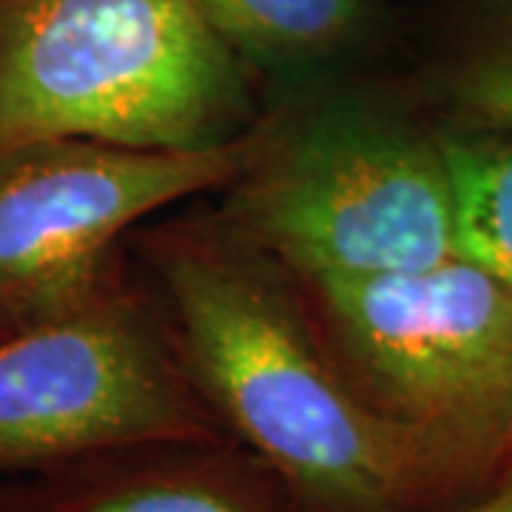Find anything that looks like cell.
<instances>
[{
    "instance_id": "obj_1",
    "label": "cell",
    "mask_w": 512,
    "mask_h": 512,
    "mask_svg": "<svg viewBox=\"0 0 512 512\" xmlns=\"http://www.w3.org/2000/svg\"><path fill=\"white\" fill-rule=\"evenodd\" d=\"M191 379L225 433L262 458L293 512H456L507 453L379 413L333 365L305 293L217 211L140 225Z\"/></svg>"
},
{
    "instance_id": "obj_2",
    "label": "cell",
    "mask_w": 512,
    "mask_h": 512,
    "mask_svg": "<svg viewBox=\"0 0 512 512\" xmlns=\"http://www.w3.org/2000/svg\"><path fill=\"white\" fill-rule=\"evenodd\" d=\"M262 114L197 0H0V151L77 137L194 151Z\"/></svg>"
},
{
    "instance_id": "obj_3",
    "label": "cell",
    "mask_w": 512,
    "mask_h": 512,
    "mask_svg": "<svg viewBox=\"0 0 512 512\" xmlns=\"http://www.w3.org/2000/svg\"><path fill=\"white\" fill-rule=\"evenodd\" d=\"M299 282H348L458 256L439 128L373 97L265 114V143L214 208Z\"/></svg>"
},
{
    "instance_id": "obj_4",
    "label": "cell",
    "mask_w": 512,
    "mask_h": 512,
    "mask_svg": "<svg viewBox=\"0 0 512 512\" xmlns=\"http://www.w3.org/2000/svg\"><path fill=\"white\" fill-rule=\"evenodd\" d=\"M222 439L231 436L188 373L163 299L134 279L0 336V476Z\"/></svg>"
},
{
    "instance_id": "obj_5",
    "label": "cell",
    "mask_w": 512,
    "mask_h": 512,
    "mask_svg": "<svg viewBox=\"0 0 512 512\" xmlns=\"http://www.w3.org/2000/svg\"><path fill=\"white\" fill-rule=\"evenodd\" d=\"M265 114L231 143L154 151L55 137L0 151V333L55 319L131 279L128 237L254 163Z\"/></svg>"
},
{
    "instance_id": "obj_6",
    "label": "cell",
    "mask_w": 512,
    "mask_h": 512,
    "mask_svg": "<svg viewBox=\"0 0 512 512\" xmlns=\"http://www.w3.org/2000/svg\"><path fill=\"white\" fill-rule=\"evenodd\" d=\"M299 288L333 365L370 407L507 453L512 291L504 282L453 256Z\"/></svg>"
},
{
    "instance_id": "obj_7",
    "label": "cell",
    "mask_w": 512,
    "mask_h": 512,
    "mask_svg": "<svg viewBox=\"0 0 512 512\" xmlns=\"http://www.w3.org/2000/svg\"><path fill=\"white\" fill-rule=\"evenodd\" d=\"M23 487L37 512H293L274 470L234 439L117 450Z\"/></svg>"
},
{
    "instance_id": "obj_8",
    "label": "cell",
    "mask_w": 512,
    "mask_h": 512,
    "mask_svg": "<svg viewBox=\"0 0 512 512\" xmlns=\"http://www.w3.org/2000/svg\"><path fill=\"white\" fill-rule=\"evenodd\" d=\"M441 131L512 134V0H478L424 83Z\"/></svg>"
},
{
    "instance_id": "obj_9",
    "label": "cell",
    "mask_w": 512,
    "mask_h": 512,
    "mask_svg": "<svg viewBox=\"0 0 512 512\" xmlns=\"http://www.w3.org/2000/svg\"><path fill=\"white\" fill-rule=\"evenodd\" d=\"M239 55L265 66L313 63L356 35L365 0H197Z\"/></svg>"
},
{
    "instance_id": "obj_10",
    "label": "cell",
    "mask_w": 512,
    "mask_h": 512,
    "mask_svg": "<svg viewBox=\"0 0 512 512\" xmlns=\"http://www.w3.org/2000/svg\"><path fill=\"white\" fill-rule=\"evenodd\" d=\"M439 134L456 185L458 256L512 291V134Z\"/></svg>"
},
{
    "instance_id": "obj_11",
    "label": "cell",
    "mask_w": 512,
    "mask_h": 512,
    "mask_svg": "<svg viewBox=\"0 0 512 512\" xmlns=\"http://www.w3.org/2000/svg\"><path fill=\"white\" fill-rule=\"evenodd\" d=\"M456 512H512V464H507L490 487Z\"/></svg>"
},
{
    "instance_id": "obj_12",
    "label": "cell",
    "mask_w": 512,
    "mask_h": 512,
    "mask_svg": "<svg viewBox=\"0 0 512 512\" xmlns=\"http://www.w3.org/2000/svg\"><path fill=\"white\" fill-rule=\"evenodd\" d=\"M0 512H37L23 484H0Z\"/></svg>"
},
{
    "instance_id": "obj_13",
    "label": "cell",
    "mask_w": 512,
    "mask_h": 512,
    "mask_svg": "<svg viewBox=\"0 0 512 512\" xmlns=\"http://www.w3.org/2000/svg\"><path fill=\"white\" fill-rule=\"evenodd\" d=\"M507 464H512V427H510V439H507Z\"/></svg>"
},
{
    "instance_id": "obj_14",
    "label": "cell",
    "mask_w": 512,
    "mask_h": 512,
    "mask_svg": "<svg viewBox=\"0 0 512 512\" xmlns=\"http://www.w3.org/2000/svg\"><path fill=\"white\" fill-rule=\"evenodd\" d=\"M0 336H6V333H0Z\"/></svg>"
}]
</instances>
